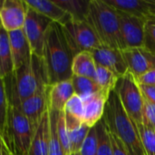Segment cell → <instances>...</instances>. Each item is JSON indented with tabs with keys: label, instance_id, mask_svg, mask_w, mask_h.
<instances>
[{
	"label": "cell",
	"instance_id": "obj_1",
	"mask_svg": "<svg viewBox=\"0 0 155 155\" xmlns=\"http://www.w3.org/2000/svg\"><path fill=\"white\" fill-rule=\"evenodd\" d=\"M74 56L64 36L61 25L51 23L45 33L42 57L50 85L72 78Z\"/></svg>",
	"mask_w": 155,
	"mask_h": 155
},
{
	"label": "cell",
	"instance_id": "obj_2",
	"mask_svg": "<svg viewBox=\"0 0 155 155\" xmlns=\"http://www.w3.org/2000/svg\"><path fill=\"white\" fill-rule=\"evenodd\" d=\"M102 120L109 133L123 143L128 155H146L137 126L124 111L114 91L109 94Z\"/></svg>",
	"mask_w": 155,
	"mask_h": 155
},
{
	"label": "cell",
	"instance_id": "obj_3",
	"mask_svg": "<svg viewBox=\"0 0 155 155\" xmlns=\"http://www.w3.org/2000/svg\"><path fill=\"white\" fill-rule=\"evenodd\" d=\"M4 80L8 101L11 103L24 101L34 95L40 85L49 84L43 59L34 54Z\"/></svg>",
	"mask_w": 155,
	"mask_h": 155
},
{
	"label": "cell",
	"instance_id": "obj_4",
	"mask_svg": "<svg viewBox=\"0 0 155 155\" xmlns=\"http://www.w3.org/2000/svg\"><path fill=\"white\" fill-rule=\"evenodd\" d=\"M85 21L102 45L121 51L126 49L120 32L117 11L104 0L89 1Z\"/></svg>",
	"mask_w": 155,
	"mask_h": 155
},
{
	"label": "cell",
	"instance_id": "obj_5",
	"mask_svg": "<svg viewBox=\"0 0 155 155\" xmlns=\"http://www.w3.org/2000/svg\"><path fill=\"white\" fill-rule=\"evenodd\" d=\"M9 102V101H8ZM35 128L20 109L9 102L3 147L10 155H27Z\"/></svg>",
	"mask_w": 155,
	"mask_h": 155
},
{
	"label": "cell",
	"instance_id": "obj_6",
	"mask_svg": "<svg viewBox=\"0 0 155 155\" xmlns=\"http://www.w3.org/2000/svg\"><path fill=\"white\" fill-rule=\"evenodd\" d=\"M124 111L135 124L143 122V97L134 76L128 71L119 77L114 89Z\"/></svg>",
	"mask_w": 155,
	"mask_h": 155
},
{
	"label": "cell",
	"instance_id": "obj_7",
	"mask_svg": "<svg viewBox=\"0 0 155 155\" xmlns=\"http://www.w3.org/2000/svg\"><path fill=\"white\" fill-rule=\"evenodd\" d=\"M64 36L74 55L82 52H92L102 46L94 32L86 21L71 19L61 25Z\"/></svg>",
	"mask_w": 155,
	"mask_h": 155
},
{
	"label": "cell",
	"instance_id": "obj_8",
	"mask_svg": "<svg viewBox=\"0 0 155 155\" xmlns=\"http://www.w3.org/2000/svg\"><path fill=\"white\" fill-rule=\"evenodd\" d=\"M51 23L53 22L47 17L28 6L26 7V15L23 31L28 41L32 54L41 58L43 57L45 36Z\"/></svg>",
	"mask_w": 155,
	"mask_h": 155
},
{
	"label": "cell",
	"instance_id": "obj_9",
	"mask_svg": "<svg viewBox=\"0 0 155 155\" xmlns=\"http://www.w3.org/2000/svg\"><path fill=\"white\" fill-rule=\"evenodd\" d=\"M49 87L50 84H42L31 97L18 103H12L20 109L35 129L44 114L48 111Z\"/></svg>",
	"mask_w": 155,
	"mask_h": 155
},
{
	"label": "cell",
	"instance_id": "obj_10",
	"mask_svg": "<svg viewBox=\"0 0 155 155\" xmlns=\"http://www.w3.org/2000/svg\"><path fill=\"white\" fill-rule=\"evenodd\" d=\"M120 32L126 48L143 46L145 20L117 11Z\"/></svg>",
	"mask_w": 155,
	"mask_h": 155
},
{
	"label": "cell",
	"instance_id": "obj_11",
	"mask_svg": "<svg viewBox=\"0 0 155 155\" xmlns=\"http://www.w3.org/2000/svg\"><path fill=\"white\" fill-rule=\"evenodd\" d=\"M122 53L128 71L134 78L155 69V54L144 46L126 48Z\"/></svg>",
	"mask_w": 155,
	"mask_h": 155
},
{
	"label": "cell",
	"instance_id": "obj_12",
	"mask_svg": "<svg viewBox=\"0 0 155 155\" xmlns=\"http://www.w3.org/2000/svg\"><path fill=\"white\" fill-rule=\"evenodd\" d=\"M25 0H4L0 10V23L6 32L22 29L26 15Z\"/></svg>",
	"mask_w": 155,
	"mask_h": 155
},
{
	"label": "cell",
	"instance_id": "obj_13",
	"mask_svg": "<svg viewBox=\"0 0 155 155\" xmlns=\"http://www.w3.org/2000/svg\"><path fill=\"white\" fill-rule=\"evenodd\" d=\"M91 54L97 65L110 70L118 77L123 76L128 72L127 64L121 50L102 45L93 50Z\"/></svg>",
	"mask_w": 155,
	"mask_h": 155
},
{
	"label": "cell",
	"instance_id": "obj_14",
	"mask_svg": "<svg viewBox=\"0 0 155 155\" xmlns=\"http://www.w3.org/2000/svg\"><path fill=\"white\" fill-rule=\"evenodd\" d=\"M109 94L100 90L93 95L83 99L84 101V118L83 123L92 128L100 122L104 116V107Z\"/></svg>",
	"mask_w": 155,
	"mask_h": 155
},
{
	"label": "cell",
	"instance_id": "obj_15",
	"mask_svg": "<svg viewBox=\"0 0 155 155\" xmlns=\"http://www.w3.org/2000/svg\"><path fill=\"white\" fill-rule=\"evenodd\" d=\"M7 33L9 37L14 70H15L31 58L32 53L23 28Z\"/></svg>",
	"mask_w": 155,
	"mask_h": 155
},
{
	"label": "cell",
	"instance_id": "obj_16",
	"mask_svg": "<svg viewBox=\"0 0 155 155\" xmlns=\"http://www.w3.org/2000/svg\"><path fill=\"white\" fill-rule=\"evenodd\" d=\"M74 94V91L71 79L50 85L48 94V110L64 112L66 103Z\"/></svg>",
	"mask_w": 155,
	"mask_h": 155
},
{
	"label": "cell",
	"instance_id": "obj_17",
	"mask_svg": "<svg viewBox=\"0 0 155 155\" xmlns=\"http://www.w3.org/2000/svg\"><path fill=\"white\" fill-rule=\"evenodd\" d=\"M25 3L28 7L47 17L53 23H56L60 25L72 19L66 12L54 2V0H25Z\"/></svg>",
	"mask_w": 155,
	"mask_h": 155
},
{
	"label": "cell",
	"instance_id": "obj_18",
	"mask_svg": "<svg viewBox=\"0 0 155 155\" xmlns=\"http://www.w3.org/2000/svg\"><path fill=\"white\" fill-rule=\"evenodd\" d=\"M50 141L49 111L42 116L35 131L27 155H48Z\"/></svg>",
	"mask_w": 155,
	"mask_h": 155
},
{
	"label": "cell",
	"instance_id": "obj_19",
	"mask_svg": "<svg viewBox=\"0 0 155 155\" xmlns=\"http://www.w3.org/2000/svg\"><path fill=\"white\" fill-rule=\"evenodd\" d=\"M116 11L126 13L145 21L153 19L148 0H104Z\"/></svg>",
	"mask_w": 155,
	"mask_h": 155
},
{
	"label": "cell",
	"instance_id": "obj_20",
	"mask_svg": "<svg viewBox=\"0 0 155 155\" xmlns=\"http://www.w3.org/2000/svg\"><path fill=\"white\" fill-rule=\"evenodd\" d=\"M96 64L90 52H82L74 56L72 74L75 76L89 78L94 81Z\"/></svg>",
	"mask_w": 155,
	"mask_h": 155
},
{
	"label": "cell",
	"instance_id": "obj_21",
	"mask_svg": "<svg viewBox=\"0 0 155 155\" xmlns=\"http://www.w3.org/2000/svg\"><path fill=\"white\" fill-rule=\"evenodd\" d=\"M8 33L0 23V77L5 79L14 74Z\"/></svg>",
	"mask_w": 155,
	"mask_h": 155
},
{
	"label": "cell",
	"instance_id": "obj_22",
	"mask_svg": "<svg viewBox=\"0 0 155 155\" xmlns=\"http://www.w3.org/2000/svg\"><path fill=\"white\" fill-rule=\"evenodd\" d=\"M90 1V0H89ZM89 1L84 0H54V2L66 12L72 19L85 21Z\"/></svg>",
	"mask_w": 155,
	"mask_h": 155
},
{
	"label": "cell",
	"instance_id": "obj_23",
	"mask_svg": "<svg viewBox=\"0 0 155 155\" xmlns=\"http://www.w3.org/2000/svg\"><path fill=\"white\" fill-rule=\"evenodd\" d=\"M74 94L82 99H85L100 91L96 83L89 78L73 75L71 78Z\"/></svg>",
	"mask_w": 155,
	"mask_h": 155
},
{
	"label": "cell",
	"instance_id": "obj_24",
	"mask_svg": "<svg viewBox=\"0 0 155 155\" xmlns=\"http://www.w3.org/2000/svg\"><path fill=\"white\" fill-rule=\"evenodd\" d=\"M97 155H113L110 134L103 120L98 122L95 126Z\"/></svg>",
	"mask_w": 155,
	"mask_h": 155
},
{
	"label": "cell",
	"instance_id": "obj_25",
	"mask_svg": "<svg viewBox=\"0 0 155 155\" xmlns=\"http://www.w3.org/2000/svg\"><path fill=\"white\" fill-rule=\"evenodd\" d=\"M118 78L119 77L110 70L96 64L94 82L96 83L100 90L110 94L112 91H114Z\"/></svg>",
	"mask_w": 155,
	"mask_h": 155
},
{
	"label": "cell",
	"instance_id": "obj_26",
	"mask_svg": "<svg viewBox=\"0 0 155 155\" xmlns=\"http://www.w3.org/2000/svg\"><path fill=\"white\" fill-rule=\"evenodd\" d=\"M49 111V124H50V141L48 155H66L57 136L56 121L59 112Z\"/></svg>",
	"mask_w": 155,
	"mask_h": 155
},
{
	"label": "cell",
	"instance_id": "obj_27",
	"mask_svg": "<svg viewBox=\"0 0 155 155\" xmlns=\"http://www.w3.org/2000/svg\"><path fill=\"white\" fill-rule=\"evenodd\" d=\"M90 127L83 124L78 128L68 132L69 138V147L70 153H80V150L84 144V142L90 131Z\"/></svg>",
	"mask_w": 155,
	"mask_h": 155
},
{
	"label": "cell",
	"instance_id": "obj_28",
	"mask_svg": "<svg viewBox=\"0 0 155 155\" xmlns=\"http://www.w3.org/2000/svg\"><path fill=\"white\" fill-rule=\"evenodd\" d=\"M8 96L5 88V80L0 77V141H4L6 120H7V111H8Z\"/></svg>",
	"mask_w": 155,
	"mask_h": 155
},
{
	"label": "cell",
	"instance_id": "obj_29",
	"mask_svg": "<svg viewBox=\"0 0 155 155\" xmlns=\"http://www.w3.org/2000/svg\"><path fill=\"white\" fill-rule=\"evenodd\" d=\"M136 126L146 155H155V130L143 123Z\"/></svg>",
	"mask_w": 155,
	"mask_h": 155
},
{
	"label": "cell",
	"instance_id": "obj_30",
	"mask_svg": "<svg viewBox=\"0 0 155 155\" xmlns=\"http://www.w3.org/2000/svg\"><path fill=\"white\" fill-rule=\"evenodd\" d=\"M56 132L59 142L65 153V154H70V147H69V138H68V132L65 125L64 121V112H59L57 115L56 121Z\"/></svg>",
	"mask_w": 155,
	"mask_h": 155
},
{
	"label": "cell",
	"instance_id": "obj_31",
	"mask_svg": "<svg viewBox=\"0 0 155 155\" xmlns=\"http://www.w3.org/2000/svg\"><path fill=\"white\" fill-rule=\"evenodd\" d=\"M64 113L76 117L83 121L84 118V101L77 94H74L66 103Z\"/></svg>",
	"mask_w": 155,
	"mask_h": 155
},
{
	"label": "cell",
	"instance_id": "obj_32",
	"mask_svg": "<svg viewBox=\"0 0 155 155\" xmlns=\"http://www.w3.org/2000/svg\"><path fill=\"white\" fill-rule=\"evenodd\" d=\"M143 46L155 54V18L145 22Z\"/></svg>",
	"mask_w": 155,
	"mask_h": 155
},
{
	"label": "cell",
	"instance_id": "obj_33",
	"mask_svg": "<svg viewBox=\"0 0 155 155\" xmlns=\"http://www.w3.org/2000/svg\"><path fill=\"white\" fill-rule=\"evenodd\" d=\"M80 155H97L96 133L94 126L90 129L80 150Z\"/></svg>",
	"mask_w": 155,
	"mask_h": 155
},
{
	"label": "cell",
	"instance_id": "obj_34",
	"mask_svg": "<svg viewBox=\"0 0 155 155\" xmlns=\"http://www.w3.org/2000/svg\"><path fill=\"white\" fill-rule=\"evenodd\" d=\"M143 124L155 130V104L143 98Z\"/></svg>",
	"mask_w": 155,
	"mask_h": 155
},
{
	"label": "cell",
	"instance_id": "obj_35",
	"mask_svg": "<svg viewBox=\"0 0 155 155\" xmlns=\"http://www.w3.org/2000/svg\"><path fill=\"white\" fill-rule=\"evenodd\" d=\"M109 134H110V139H111L113 155H128L124 146L120 142V140L115 135H114L113 134L109 133Z\"/></svg>",
	"mask_w": 155,
	"mask_h": 155
},
{
	"label": "cell",
	"instance_id": "obj_36",
	"mask_svg": "<svg viewBox=\"0 0 155 155\" xmlns=\"http://www.w3.org/2000/svg\"><path fill=\"white\" fill-rule=\"evenodd\" d=\"M142 95L144 99L155 104V86L153 85H145L139 84Z\"/></svg>",
	"mask_w": 155,
	"mask_h": 155
},
{
	"label": "cell",
	"instance_id": "obj_37",
	"mask_svg": "<svg viewBox=\"0 0 155 155\" xmlns=\"http://www.w3.org/2000/svg\"><path fill=\"white\" fill-rule=\"evenodd\" d=\"M135 80L139 84L155 86V69L142 74L141 76L135 78Z\"/></svg>",
	"mask_w": 155,
	"mask_h": 155
},
{
	"label": "cell",
	"instance_id": "obj_38",
	"mask_svg": "<svg viewBox=\"0 0 155 155\" xmlns=\"http://www.w3.org/2000/svg\"><path fill=\"white\" fill-rule=\"evenodd\" d=\"M150 4V8H151V13L153 16L155 18V0H148Z\"/></svg>",
	"mask_w": 155,
	"mask_h": 155
},
{
	"label": "cell",
	"instance_id": "obj_39",
	"mask_svg": "<svg viewBox=\"0 0 155 155\" xmlns=\"http://www.w3.org/2000/svg\"><path fill=\"white\" fill-rule=\"evenodd\" d=\"M2 155H10L8 153V152L3 147V145H2Z\"/></svg>",
	"mask_w": 155,
	"mask_h": 155
},
{
	"label": "cell",
	"instance_id": "obj_40",
	"mask_svg": "<svg viewBox=\"0 0 155 155\" xmlns=\"http://www.w3.org/2000/svg\"><path fill=\"white\" fill-rule=\"evenodd\" d=\"M3 4H4V0H0V10L3 6Z\"/></svg>",
	"mask_w": 155,
	"mask_h": 155
},
{
	"label": "cell",
	"instance_id": "obj_41",
	"mask_svg": "<svg viewBox=\"0 0 155 155\" xmlns=\"http://www.w3.org/2000/svg\"><path fill=\"white\" fill-rule=\"evenodd\" d=\"M0 155H2V143L0 141Z\"/></svg>",
	"mask_w": 155,
	"mask_h": 155
},
{
	"label": "cell",
	"instance_id": "obj_42",
	"mask_svg": "<svg viewBox=\"0 0 155 155\" xmlns=\"http://www.w3.org/2000/svg\"><path fill=\"white\" fill-rule=\"evenodd\" d=\"M68 155H80V153H70Z\"/></svg>",
	"mask_w": 155,
	"mask_h": 155
}]
</instances>
